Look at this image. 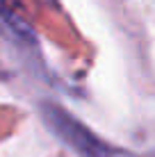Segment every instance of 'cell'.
I'll return each mask as SVG.
<instances>
[{
	"label": "cell",
	"instance_id": "6da1fadb",
	"mask_svg": "<svg viewBox=\"0 0 155 157\" xmlns=\"http://www.w3.org/2000/svg\"><path fill=\"white\" fill-rule=\"evenodd\" d=\"M44 116L48 128H52V132L62 139L66 146H71L78 155L82 157H132L126 150H119L114 146L100 141L94 132H89L82 123H78L76 118L66 112H62L55 105H44Z\"/></svg>",
	"mask_w": 155,
	"mask_h": 157
},
{
	"label": "cell",
	"instance_id": "7a4b0ae2",
	"mask_svg": "<svg viewBox=\"0 0 155 157\" xmlns=\"http://www.w3.org/2000/svg\"><path fill=\"white\" fill-rule=\"evenodd\" d=\"M153 157H155V155H153Z\"/></svg>",
	"mask_w": 155,
	"mask_h": 157
}]
</instances>
